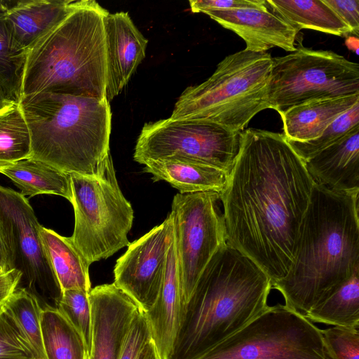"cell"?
I'll list each match as a JSON object with an SVG mask.
<instances>
[{
  "mask_svg": "<svg viewBox=\"0 0 359 359\" xmlns=\"http://www.w3.org/2000/svg\"><path fill=\"white\" fill-rule=\"evenodd\" d=\"M219 194L226 243L271 278L288 273L314 181L283 134L248 128Z\"/></svg>",
  "mask_w": 359,
  "mask_h": 359,
  "instance_id": "cell-1",
  "label": "cell"
},
{
  "mask_svg": "<svg viewBox=\"0 0 359 359\" xmlns=\"http://www.w3.org/2000/svg\"><path fill=\"white\" fill-rule=\"evenodd\" d=\"M359 190L314 183L300 226L293 263L272 283L285 304L304 314L359 270Z\"/></svg>",
  "mask_w": 359,
  "mask_h": 359,
  "instance_id": "cell-2",
  "label": "cell"
},
{
  "mask_svg": "<svg viewBox=\"0 0 359 359\" xmlns=\"http://www.w3.org/2000/svg\"><path fill=\"white\" fill-rule=\"evenodd\" d=\"M271 278L227 243L213 256L184 305L169 359H198L268 306Z\"/></svg>",
  "mask_w": 359,
  "mask_h": 359,
  "instance_id": "cell-3",
  "label": "cell"
},
{
  "mask_svg": "<svg viewBox=\"0 0 359 359\" xmlns=\"http://www.w3.org/2000/svg\"><path fill=\"white\" fill-rule=\"evenodd\" d=\"M31 136L29 158L65 173L97 178L113 167L107 97L39 93L19 103Z\"/></svg>",
  "mask_w": 359,
  "mask_h": 359,
  "instance_id": "cell-4",
  "label": "cell"
},
{
  "mask_svg": "<svg viewBox=\"0 0 359 359\" xmlns=\"http://www.w3.org/2000/svg\"><path fill=\"white\" fill-rule=\"evenodd\" d=\"M108 13L94 0L75 1L66 18L28 50L22 97L39 93L106 97Z\"/></svg>",
  "mask_w": 359,
  "mask_h": 359,
  "instance_id": "cell-5",
  "label": "cell"
},
{
  "mask_svg": "<svg viewBox=\"0 0 359 359\" xmlns=\"http://www.w3.org/2000/svg\"><path fill=\"white\" fill-rule=\"evenodd\" d=\"M271 68L267 52L244 49L229 55L206 81L182 92L169 118L210 122L240 133L257 114L269 109Z\"/></svg>",
  "mask_w": 359,
  "mask_h": 359,
  "instance_id": "cell-6",
  "label": "cell"
},
{
  "mask_svg": "<svg viewBox=\"0 0 359 359\" xmlns=\"http://www.w3.org/2000/svg\"><path fill=\"white\" fill-rule=\"evenodd\" d=\"M69 177L74 211L70 238L88 264L128 246L133 210L119 188L114 166L102 178L74 173Z\"/></svg>",
  "mask_w": 359,
  "mask_h": 359,
  "instance_id": "cell-7",
  "label": "cell"
},
{
  "mask_svg": "<svg viewBox=\"0 0 359 359\" xmlns=\"http://www.w3.org/2000/svg\"><path fill=\"white\" fill-rule=\"evenodd\" d=\"M359 94V65L330 50L299 47L272 57L269 109L280 115L299 104Z\"/></svg>",
  "mask_w": 359,
  "mask_h": 359,
  "instance_id": "cell-8",
  "label": "cell"
},
{
  "mask_svg": "<svg viewBox=\"0 0 359 359\" xmlns=\"http://www.w3.org/2000/svg\"><path fill=\"white\" fill-rule=\"evenodd\" d=\"M198 359H325L321 330L286 304L269 306Z\"/></svg>",
  "mask_w": 359,
  "mask_h": 359,
  "instance_id": "cell-9",
  "label": "cell"
},
{
  "mask_svg": "<svg viewBox=\"0 0 359 359\" xmlns=\"http://www.w3.org/2000/svg\"><path fill=\"white\" fill-rule=\"evenodd\" d=\"M239 133L202 121L170 118L144 123L137 138L134 160L183 158L220 169L228 175L237 157Z\"/></svg>",
  "mask_w": 359,
  "mask_h": 359,
  "instance_id": "cell-10",
  "label": "cell"
},
{
  "mask_svg": "<svg viewBox=\"0 0 359 359\" xmlns=\"http://www.w3.org/2000/svg\"><path fill=\"white\" fill-rule=\"evenodd\" d=\"M219 203V194L215 191L179 193L173 198L171 212L174 217L183 308L207 265L226 244Z\"/></svg>",
  "mask_w": 359,
  "mask_h": 359,
  "instance_id": "cell-11",
  "label": "cell"
},
{
  "mask_svg": "<svg viewBox=\"0 0 359 359\" xmlns=\"http://www.w3.org/2000/svg\"><path fill=\"white\" fill-rule=\"evenodd\" d=\"M41 226L28 198L0 185V228L9 270L19 271L30 289L60 292L41 239Z\"/></svg>",
  "mask_w": 359,
  "mask_h": 359,
  "instance_id": "cell-12",
  "label": "cell"
},
{
  "mask_svg": "<svg viewBox=\"0 0 359 359\" xmlns=\"http://www.w3.org/2000/svg\"><path fill=\"white\" fill-rule=\"evenodd\" d=\"M173 238L174 217L170 212L163 223L130 243L116 261L114 283L144 312L158 298Z\"/></svg>",
  "mask_w": 359,
  "mask_h": 359,
  "instance_id": "cell-13",
  "label": "cell"
},
{
  "mask_svg": "<svg viewBox=\"0 0 359 359\" xmlns=\"http://www.w3.org/2000/svg\"><path fill=\"white\" fill-rule=\"evenodd\" d=\"M89 301L92 312L90 359H118L130 323L139 307L114 283L91 289Z\"/></svg>",
  "mask_w": 359,
  "mask_h": 359,
  "instance_id": "cell-14",
  "label": "cell"
},
{
  "mask_svg": "<svg viewBox=\"0 0 359 359\" xmlns=\"http://www.w3.org/2000/svg\"><path fill=\"white\" fill-rule=\"evenodd\" d=\"M201 13L238 35L245 42L248 50L266 52L278 47L293 52L297 48L294 42L298 32L267 7L204 9Z\"/></svg>",
  "mask_w": 359,
  "mask_h": 359,
  "instance_id": "cell-15",
  "label": "cell"
},
{
  "mask_svg": "<svg viewBox=\"0 0 359 359\" xmlns=\"http://www.w3.org/2000/svg\"><path fill=\"white\" fill-rule=\"evenodd\" d=\"M107 51L105 96L109 102L128 83L145 57L148 40L128 12L109 13L104 19Z\"/></svg>",
  "mask_w": 359,
  "mask_h": 359,
  "instance_id": "cell-16",
  "label": "cell"
},
{
  "mask_svg": "<svg viewBox=\"0 0 359 359\" xmlns=\"http://www.w3.org/2000/svg\"><path fill=\"white\" fill-rule=\"evenodd\" d=\"M183 302L176 241L174 238L168 254L167 264L158 298L145 312L154 341L161 359H169L180 327Z\"/></svg>",
  "mask_w": 359,
  "mask_h": 359,
  "instance_id": "cell-17",
  "label": "cell"
},
{
  "mask_svg": "<svg viewBox=\"0 0 359 359\" xmlns=\"http://www.w3.org/2000/svg\"><path fill=\"white\" fill-rule=\"evenodd\" d=\"M304 163L316 184L334 191L359 190V126Z\"/></svg>",
  "mask_w": 359,
  "mask_h": 359,
  "instance_id": "cell-18",
  "label": "cell"
},
{
  "mask_svg": "<svg viewBox=\"0 0 359 359\" xmlns=\"http://www.w3.org/2000/svg\"><path fill=\"white\" fill-rule=\"evenodd\" d=\"M73 0L11 1L4 16L15 43L28 51L73 10Z\"/></svg>",
  "mask_w": 359,
  "mask_h": 359,
  "instance_id": "cell-19",
  "label": "cell"
},
{
  "mask_svg": "<svg viewBox=\"0 0 359 359\" xmlns=\"http://www.w3.org/2000/svg\"><path fill=\"white\" fill-rule=\"evenodd\" d=\"M359 102V94L311 100L280 114L287 141L307 142L319 137L339 116Z\"/></svg>",
  "mask_w": 359,
  "mask_h": 359,
  "instance_id": "cell-20",
  "label": "cell"
},
{
  "mask_svg": "<svg viewBox=\"0 0 359 359\" xmlns=\"http://www.w3.org/2000/svg\"><path fill=\"white\" fill-rule=\"evenodd\" d=\"M144 171L152 175L154 182L164 180L180 194L215 191L220 194L228 174L224 171L183 158L150 161Z\"/></svg>",
  "mask_w": 359,
  "mask_h": 359,
  "instance_id": "cell-21",
  "label": "cell"
},
{
  "mask_svg": "<svg viewBox=\"0 0 359 359\" xmlns=\"http://www.w3.org/2000/svg\"><path fill=\"white\" fill-rule=\"evenodd\" d=\"M41 239L59 285L60 293L69 289L91 290L90 264L70 237L40 226Z\"/></svg>",
  "mask_w": 359,
  "mask_h": 359,
  "instance_id": "cell-22",
  "label": "cell"
},
{
  "mask_svg": "<svg viewBox=\"0 0 359 359\" xmlns=\"http://www.w3.org/2000/svg\"><path fill=\"white\" fill-rule=\"evenodd\" d=\"M267 8L298 32L313 29L339 36L351 34L348 27L323 0H264Z\"/></svg>",
  "mask_w": 359,
  "mask_h": 359,
  "instance_id": "cell-23",
  "label": "cell"
},
{
  "mask_svg": "<svg viewBox=\"0 0 359 359\" xmlns=\"http://www.w3.org/2000/svg\"><path fill=\"white\" fill-rule=\"evenodd\" d=\"M0 173L9 178L26 198L50 194L72 200L69 174L41 161L25 158L0 168Z\"/></svg>",
  "mask_w": 359,
  "mask_h": 359,
  "instance_id": "cell-24",
  "label": "cell"
},
{
  "mask_svg": "<svg viewBox=\"0 0 359 359\" xmlns=\"http://www.w3.org/2000/svg\"><path fill=\"white\" fill-rule=\"evenodd\" d=\"M41 330L46 359H90L83 337L56 307L42 308Z\"/></svg>",
  "mask_w": 359,
  "mask_h": 359,
  "instance_id": "cell-25",
  "label": "cell"
},
{
  "mask_svg": "<svg viewBox=\"0 0 359 359\" xmlns=\"http://www.w3.org/2000/svg\"><path fill=\"white\" fill-rule=\"evenodd\" d=\"M304 316L312 323L332 326H359V270Z\"/></svg>",
  "mask_w": 359,
  "mask_h": 359,
  "instance_id": "cell-26",
  "label": "cell"
},
{
  "mask_svg": "<svg viewBox=\"0 0 359 359\" xmlns=\"http://www.w3.org/2000/svg\"><path fill=\"white\" fill-rule=\"evenodd\" d=\"M30 132L19 104L0 107V168L31 154Z\"/></svg>",
  "mask_w": 359,
  "mask_h": 359,
  "instance_id": "cell-27",
  "label": "cell"
},
{
  "mask_svg": "<svg viewBox=\"0 0 359 359\" xmlns=\"http://www.w3.org/2000/svg\"><path fill=\"white\" fill-rule=\"evenodd\" d=\"M27 51L14 41L4 17H0V93L6 102L19 104Z\"/></svg>",
  "mask_w": 359,
  "mask_h": 359,
  "instance_id": "cell-28",
  "label": "cell"
},
{
  "mask_svg": "<svg viewBox=\"0 0 359 359\" xmlns=\"http://www.w3.org/2000/svg\"><path fill=\"white\" fill-rule=\"evenodd\" d=\"M31 345L36 359H46L41 337L42 308L37 297L18 287L4 304Z\"/></svg>",
  "mask_w": 359,
  "mask_h": 359,
  "instance_id": "cell-29",
  "label": "cell"
},
{
  "mask_svg": "<svg viewBox=\"0 0 359 359\" xmlns=\"http://www.w3.org/2000/svg\"><path fill=\"white\" fill-rule=\"evenodd\" d=\"M359 126V102L336 118L322 133L307 142L287 141L304 162L309 161L322 150L334 144L353 128Z\"/></svg>",
  "mask_w": 359,
  "mask_h": 359,
  "instance_id": "cell-30",
  "label": "cell"
},
{
  "mask_svg": "<svg viewBox=\"0 0 359 359\" xmlns=\"http://www.w3.org/2000/svg\"><path fill=\"white\" fill-rule=\"evenodd\" d=\"M57 309L67 318L83 337L90 355L92 342V312L89 292L69 289L60 293Z\"/></svg>",
  "mask_w": 359,
  "mask_h": 359,
  "instance_id": "cell-31",
  "label": "cell"
},
{
  "mask_svg": "<svg viewBox=\"0 0 359 359\" xmlns=\"http://www.w3.org/2000/svg\"><path fill=\"white\" fill-rule=\"evenodd\" d=\"M0 359H36L25 335L4 304H0Z\"/></svg>",
  "mask_w": 359,
  "mask_h": 359,
  "instance_id": "cell-32",
  "label": "cell"
},
{
  "mask_svg": "<svg viewBox=\"0 0 359 359\" xmlns=\"http://www.w3.org/2000/svg\"><path fill=\"white\" fill-rule=\"evenodd\" d=\"M325 359H359V326L321 330Z\"/></svg>",
  "mask_w": 359,
  "mask_h": 359,
  "instance_id": "cell-33",
  "label": "cell"
},
{
  "mask_svg": "<svg viewBox=\"0 0 359 359\" xmlns=\"http://www.w3.org/2000/svg\"><path fill=\"white\" fill-rule=\"evenodd\" d=\"M152 339L147 315L137 309L126 335L118 359H137L144 346Z\"/></svg>",
  "mask_w": 359,
  "mask_h": 359,
  "instance_id": "cell-34",
  "label": "cell"
},
{
  "mask_svg": "<svg viewBox=\"0 0 359 359\" xmlns=\"http://www.w3.org/2000/svg\"><path fill=\"white\" fill-rule=\"evenodd\" d=\"M348 27L352 34H359V0H323Z\"/></svg>",
  "mask_w": 359,
  "mask_h": 359,
  "instance_id": "cell-35",
  "label": "cell"
},
{
  "mask_svg": "<svg viewBox=\"0 0 359 359\" xmlns=\"http://www.w3.org/2000/svg\"><path fill=\"white\" fill-rule=\"evenodd\" d=\"M193 13H201L204 9L264 8V0H190Z\"/></svg>",
  "mask_w": 359,
  "mask_h": 359,
  "instance_id": "cell-36",
  "label": "cell"
},
{
  "mask_svg": "<svg viewBox=\"0 0 359 359\" xmlns=\"http://www.w3.org/2000/svg\"><path fill=\"white\" fill-rule=\"evenodd\" d=\"M22 274L16 269H11L0 274V304H4L18 287Z\"/></svg>",
  "mask_w": 359,
  "mask_h": 359,
  "instance_id": "cell-37",
  "label": "cell"
},
{
  "mask_svg": "<svg viewBox=\"0 0 359 359\" xmlns=\"http://www.w3.org/2000/svg\"><path fill=\"white\" fill-rule=\"evenodd\" d=\"M137 359H161L152 339L147 343Z\"/></svg>",
  "mask_w": 359,
  "mask_h": 359,
  "instance_id": "cell-38",
  "label": "cell"
},
{
  "mask_svg": "<svg viewBox=\"0 0 359 359\" xmlns=\"http://www.w3.org/2000/svg\"><path fill=\"white\" fill-rule=\"evenodd\" d=\"M0 263L4 266V268L6 269V271H9L8 266L7 252H6L3 236L1 233V228H0Z\"/></svg>",
  "mask_w": 359,
  "mask_h": 359,
  "instance_id": "cell-39",
  "label": "cell"
},
{
  "mask_svg": "<svg viewBox=\"0 0 359 359\" xmlns=\"http://www.w3.org/2000/svg\"><path fill=\"white\" fill-rule=\"evenodd\" d=\"M345 43L347 48L358 54V38L357 36H348Z\"/></svg>",
  "mask_w": 359,
  "mask_h": 359,
  "instance_id": "cell-40",
  "label": "cell"
},
{
  "mask_svg": "<svg viewBox=\"0 0 359 359\" xmlns=\"http://www.w3.org/2000/svg\"><path fill=\"white\" fill-rule=\"evenodd\" d=\"M11 4V1L0 0V17H4Z\"/></svg>",
  "mask_w": 359,
  "mask_h": 359,
  "instance_id": "cell-41",
  "label": "cell"
},
{
  "mask_svg": "<svg viewBox=\"0 0 359 359\" xmlns=\"http://www.w3.org/2000/svg\"><path fill=\"white\" fill-rule=\"evenodd\" d=\"M6 103H8V102H6L4 100V99L3 98V97L1 96V95L0 93V107H2L3 105H4Z\"/></svg>",
  "mask_w": 359,
  "mask_h": 359,
  "instance_id": "cell-42",
  "label": "cell"
},
{
  "mask_svg": "<svg viewBox=\"0 0 359 359\" xmlns=\"http://www.w3.org/2000/svg\"><path fill=\"white\" fill-rule=\"evenodd\" d=\"M6 269L4 268V266L0 263V274L6 272Z\"/></svg>",
  "mask_w": 359,
  "mask_h": 359,
  "instance_id": "cell-43",
  "label": "cell"
}]
</instances>
